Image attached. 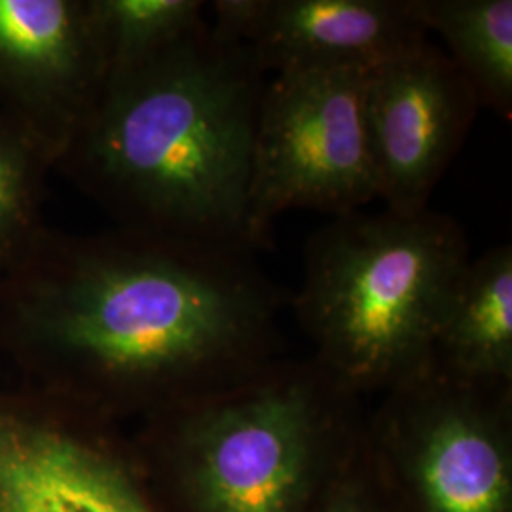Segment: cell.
Returning a JSON list of instances; mask_svg holds the SVG:
<instances>
[{"label": "cell", "instance_id": "1", "mask_svg": "<svg viewBox=\"0 0 512 512\" xmlns=\"http://www.w3.org/2000/svg\"><path fill=\"white\" fill-rule=\"evenodd\" d=\"M283 298L243 247L48 228L0 277V357L18 389L55 403L158 416L249 365Z\"/></svg>", "mask_w": 512, "mask_h": 512}, {"label": "cell", "instance_id": "2", "mask_svg": "<svg viewBox=\"0 0 512 512\" xmlns=\"http://www.w3.org/2000/svg\"><path fill=\"white\" fill-rule=\"evenodd\" d=\"M266 82L251 48L205 19L105 82L55 171L118 228L253 251L247 198Z\"/></svg>", "mask_w": 512, "mask_h": 512}, {"label": "cell", "instance_id": "3", "mask_svg": "<svg viewBox=\"0 0 512 512\" xmlns=\"http://www.w3.org/2000/svg\"><path fill=\"white\" fill-rule=\"evenodd\" d=\"M471 260L458 220L353 211L311 234L294 310L342 384L406 378L429 361Z\"/></svg>", "mask_w": 512, "mask_h": 512}, {"label": "cell", "instance_id": "4", "mask_svg": "<svg viewBox=\"0 0 512 512\" xmlns=\"http://www.w3.org/2000/svg\"><path fill=\"white\" fill-rule=\"evenodd\" d=\"M332 393L294 372L158 414V435L196 512H296Z\"/></svg>", "mask_w": 512, "mask_h": 512}, {"label": "cell", "instance_id": "5", "mask_svg": "<svg viewBox=\"0 0 512 512\" xmlns=\"http://www.w3.org/2000/svg\"><path fill=\"white\" fill-rule=\"evenodd\" d=\"M357 69H287L268 78L256 118L247 241L268 247L274 220L293 209L332 217L378 200Z\"/></svg>", "mask_w": 512, "mask_h": 512}, {"label": "cell", "instance_id": "6", "mask_svg": "<svg viewBox=\"0 0 512 512\" xmlns=\"http://www.w3.org/2000/svg\"><path fill=\"white\" fill-rule=\"evenodd\" d=\"M0 512H160L101 420L0 389Z\"/></svg>", "mask_w": 512, "mask_h": 512}, {"label": "cell", "instance_id": "7", "mask_svg": "<svg viewBox=\"0 0 512 512\" xmlns=\"http://www.w3.org/2000/svg\"><path fill=\"white\" fill-rule=\"evenodd\" d=\"M478 109L463 74L431 40L366 71V135L385 209L414 215L429 207Z\"/></svg>", "mask_w": 512, "mask_h": 512}, {"label": "cell", "instance_id": "8", "mask_svg": "<svg viewBox=\"0 0 512 512\" xmlns=\"http://www.w3.org/2000/svg\"><path fill=\"white\" fill-rule=\"evenodd\" d=\"M103 86L88 0H0V109L52 148L57 162Z\"/></svg>", "mask_w": 512, "mask_h": 512}, {"label": "cell", "instance_id": "9", "mask_svg": "<svg viewBox=\"0 0 512 512\" xmlns=\"http://www.w3.org/2000/svg\"><path fill=\"white\" fill-rule=\"evenodd\" d=\"M211 12L266 74L370 71L429 40L416 0H217Z\"/></svg>", "mask_w": 512, "mask_h": 512}, {"label": "cell", "instance_id": "10", "mask_svg": "<svg viewBox=\"0 0 512 512\" xmlns=\"http://www.w3.org/2000/svg\"><path fill=\"white\" fill-rule=\"evenodd\" d=\"M465 384L458 376L435 391L423 384L408 399L421 494L429 512H505L509 473L497 416Z\"/></svg>", "mask_w": 512, "mask_h": 512}, {"label": "cell", "instance_id": "11", "mask_svg": "<svg viewBox=\"0 0 512 512\" xmlns=\"http://www.w3.org/2000/svg\"><path fill=\"white\" fill-rule=\"evenodd\" d=\"M448 355L454 376L497 380L511 372L512 247L501 243L469 260L440 321L433 349Z\"/></svg>", "mask_w": 512, "mask_h": 512}, {"label": "cell", "instance_id": "12", "mask_svg": "<svg viewBox=\"0 0 512 512\" xmlns=\"http://www.w3.org/2000/svg\"><path fill=\"white\" fill-rule=\"evenodd\" d=\"M427 33L439 35L480 109L512 118V0H416Z\"/></svg>", "mask_w": 512, "mask_h": 512}, {"label": "cell", "instance_id": "13", "mask_svg": "<svg viewBox=\"0 0 512 512\" xmlns=\"http://www.w3.org/2000/svg\"><path fill=\"white\" fill-rule=\"evenodd\" d=\"M55 165L52 148L0 109V277L48 230L42 211Z\"/></svg>", "mask_w": 512, "mask_h": 512}, {"label": "cell", "instance_id": "14", "mask_svg": "<svg viewBox=\"0 0 512 512\" xmlns=\"http://www.w3.org/2000/svg\"><path fill=\"white\" fill-rule=\"evenodd\" d=\"M205 6L203 0H88L105 82L196 31Z\"/></svg>", "mask_w": 512, "mask_h": 512}, {"label": "cell", "instance_id": "15", "mask_svg": "<svg viewBox=\"0 0 512 512\" xmlns=\"http://www.w3.org/2000/svg\"><path fill=\"white\" fill-rule=\"evenodd\" d=\"M325 512H363V509L353 501V499H336L334 503H330Z\"/></svg>", "mask_w": 512, "mask_h": 512}]
</instances>
